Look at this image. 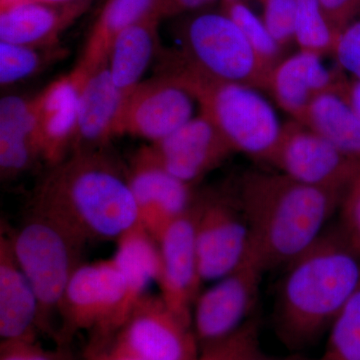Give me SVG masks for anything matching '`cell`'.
Here are the masks:
<instances>
[{"instance_id":"6da1fadb","label":"cell","mask_w":360,"mask_h":360,"mask_svg":"<svg viewBox=\"0 0 360 360\" xmlns=\"http://www.w3.org/2000/svg\"><path fill=\"white\" fill-rule=\"evenodd\" d=\"M276 291L274 324L286 347L316 342L360 288V257L340 226L326 229L285 265Z\"/></svg>"},{"instance_id":"7a4b0ae2","label":"cell","mask_w":360,"mask_h":360,"mask_svg":"<svg viewBox=\"0 0 360 360\" xmlns=\"http://www.w3.org/2000/svg\"><path fill=\"white\" fill-rule=\"evenodd\" d=\"M32 210L84 245L117 240L139 224L127 172L101 150L77 151L52 167L35 193Z\"/></svg>"},{"instance_id":"3957f363","label":"cell","mask_w":360,"mask_h":360,"mask_svg":"<svg viewBox=\"0 0 360 360\" xmlns=\"http://www.w3.org/2000/svg\"><path fill=\"white\" fill-rule=\"evenodd\" d=\"M265 269L285 266L326 231L345 194L300 184L288 175L248 172L234 193Z\"/></svg>"},{"instance_id":"277c9868","label":"cell","mask_w":360,"mask_h":360,"mask_svg":"<svg viewBox=\"0 0 360 360\" xmlns=\"http://www.w3.org/2000/svg\"><path fill=\"white\" fill-rule=\"evenodd\" d=\"M167 73L191 90L201 115L219 129L233 153L269 162L283 125L271 104L257 89L210 79L187 68L179 59Z\"/></svg>"},{"instance_id":"5b68a950","label":"cell","mask_w":360,"mask_h":360,"mask_svg":"<svg viewBox=\"0 0 360 360\" xmlns=\"http://www.w3.org/2000/svg\"><path fill=\"white\" fill-rule=\"evenodd\" d=\"M9 238L14 257L39 298L42 329L46 328L59 311L71 276L82 264L85 245L32 210Z\"/></svg>"},{"instance_id":"8992f818","label":"cell","mask_w":360,"mask_h":360,"mask_svg":"<svg viewBox=\"0 0 360 360\" xmlns=\"http://www.w3.org/2000/svg\"><path fill=\"white\" fill-rule=\"evenodd\" d=\"M180 63L217 82L266 89L269 72L238 25L224 13H203L184 30Z\"/></svg>"},{"instance_id":"52a82bcc","label":"cell","mask_w":360,"mask_h":360,"mask_svg":"<svg viewBox=\"0 0 360 360\" xmlns=\"http://www.w3.org/2000/svg\"><path fill=\"white\" fill-rule=\"evenodd\" d=\"M264 271V264L253 250L240 266L198 296L193 326L202 350L229 340L250 321Z\"/></svg>"},{"instance_id":"ba28073f","label":"cell","mask_w":360,"mask_h":360,"mask_svg":"<svg viewBox=\"0 0 360 360\" xmlns=\"http://www.w3.org/2000/svg\"><path fill=\"white\" fill-rule=\"evenodd\" d=\"M269 162L300 184L342 194L360 177V161L295 120L283 125Z\"/></svg>"},{"instance_id":"9c48e42d","label":"cell","mask_w":360,"mask_h":360,"mask_svg":"<svg viewBox=\"0 0 360 360\" xmlns=\"http://www.w3.org/2000/svg\"><path fill=\"white\" fill-rule=\"evenodd\" d=\"M196 248L202 281H219L250 257V227L234 194L198 200Z\"/></svg>"},{"instance_id":"30bf717a","label":"cell","mask_w":360,"mask_h":360,"mask_svg":"<svg viewBox=\"0 0 360 360\" xmlns=\"http://www.w3.org/2000/svg\"><path fill=\"white\" fill-rule=\"evenodd\" d=\"M124 293V278L112 258L80 264L59 307L63 330L68 335L92 328L99 335H110Z\"/></svg>"},{"instance_id":"8fae6325","label":"cell","mask_w":360,"mask_h":360,"mask_svg":"<svg viewBox=\"0 0 360 360\" xmlns=\"http://www.w3.org/2000/svg\"><path fill=\"white\" fill-rule=\"evenodd\" d=\"M195 103L191 90L169 73L142 82L125 99L120 135L155 143L195 117Z\"/></svg>"},{"instance_id":"7c38bea8","label":"cell","mask_w":360,"mask_h":360,"mask_svg":"<svg viewBox=\"0 0 360 360\" xmlns=\"http://www.w3.org/2000/svg\"><path fill=\"white\" fill-rule=\"evenodd\" d=\"M198 200L158 238L160 298L182 321L193 326V309L202 283L196 248Z\"/></svg>"},{"instance_id":"4fadbf2b","label":"cell","mask_w":360,"mask_h":360,"mask_svg":"<svg viewBox=\"0 0 360 360\" xmlns=\"http://www.w3.org/2000/svg\"><path fill=\"white\" fill-rule=\"evenodd\" d=\"M142 360H198L193 326L172 311L160 296L146 295L139 303L115 341Z\"/></svg>"},{"instance_id":"5bb4252c","label":"cell","mask_w":360,"mask_h":360,"mask_svg":"<svg viewBox=\"0 0 360 360\" xmlns=\"http://www.w3.org/2000/svg\"><path fill=\"white\" fill-rule=\"evenodd\" d=\"M127 176L139 210V222L156 241L195 203L193 186L161 167L148 148L139 151Z\"/></svg>"},{"instance_id":"9a60e30c","label":"cell","mask_w":360,"mask_h":360,"mask_svg":"<svg viewBox=\"0 0 360 360\" xmlns=\"http://www.w3.org/2000/svg\"><path fill=\"white\" fill-rule=\"evenodd\" d=\"M148 148L161 167L191 186L233 153L219 129L201 113Z\"/></svg>"},{"instance_id":"2e32d148","label":"cell","mask_w":360,"mask_h":360,"mask_svg":"<svg viewBox=\"0 0 360 360\" xmlns=\"http://www.w3.org/2000/svg\"><path fill=\"white\" fill-rule=\"evenodd\" d=\"M89 71L78 63L34 96L39 156L51 167L63 162L75 143L80 92Z\"/></svg>"},{"instance_id":"e0dca14e","label":"cell","mask_w":360,"mask_h":360,"mask_svg":"<svg viewBox=\"0 0 360 360\" xmlns=\"http://www.w3.org/2000/svg\"><path fill=\"white\" fill-rule=\"evenodd\" d=\"M341 71L328 70L317 54L300 51L272 68L266 90L281 110L300 122L317 96L338 91L345 78Z\"/></svg>"},{"instance_id":"ac0fdd59","label":"cell","mask_w":360,"mask_h":360,"mask_svg":"<svg viewBox=\"0 0 360 360\" xmlns=\"http://www.w3.org/2000/svg\"><path fill=\"white\" fill-rule=\"evenodd\" d=\"M125 99L113 82L108 61L89 71L80 92L75 153L101 150L120 135Z\"/></svg>"},{"instance_id":"d6986e66","label":"cell","mask_w":360,"mask_h":360,"mask_svg":"<svg viewBox=\"0 0 360 360\" xmlns=\"http://www.w3.org/2000/svg\"><path fill=\"white\" fill-rule=\"evenodd\" d=\"M2 229V227H1ZM42 329L39 298L14 257L9 233L0 236V338L35 341Z\"/></svg>"},{"instance_id":"ffe728a7","label":"cell","mask_w":360,"mask_h":360,"mask_svg":"<svg viewBox=\"0 0 360 360\" xmlns=\"http://www.w3.org/2000/svg\"><path fill=\"white\" fill-rule=\"evenodd\" d=\"M89 2L51 4L37 0H25L1 7L0 41L34 47H54L59 34Z\"/></svg>"},{"instance_id":"44dd1931","label":"cell","mask_w":360,"mask_h":360,"mask_svg":"<svg viewBox=\"0 0 360 360\" xmlns=\"http://www.w3.org/2000/svg\"><path fill=\"white\" fill-rule=\"evenodd\" d=\"M125 281V293L116 314L113 330L120 331L130 315L146 297L153 281L158 283L160 255L158 241L141 224H136L116 240L112 257Z\"/></svg>"},{"instance_id":"7402d4cb","label":"cell","mask_w":360,"mask_h":360,"mask_svg":"<svg viewBox=\"0 0 360 360\" xmlns=\"http://www.w3.org/2000/svg\"><path fill=\"white\" fill-rule=\"evenodd\" d=\"M40 158L35 98L7 96L0 101V170L13 177Z\"/></svg>"},{"instance_id":"603a6c76","label":"cell","mask_w":360,"mask_h":360,"mask_svg":"<svg viewBox=\"0 0 360 360\" xmlns=\"http://www.w3.org/2000/svg\"><path fill=\"white\" fill-rule=\"evenodd\" d=\"M167 15V0H108L85 44L80 65L89 70L106 63L111 45L127 28Z\"/></svg>"},{"instance_id":"cb8c5ba5","label":"cell","mask_w":360,"mask_h":360,"mask_svg":"<svg viewBox=\"0 0 360 360\" xmlns=\"http://www.w3.org/2000/svg\"><path fill=\"white\" fill-rule=\"evenodd\" d=\"M160 20L141 21L116 37L108 54V66L113 82L125 96L141 84L158 47Z\"/></svg>"},{"instance_id":"d4e9b609","label":"cell","mask_w":360,"mask_h":360,"mask_svg":"<svg viewBox=\"0 0 360 360\" xmlns=\"http://www.w3.org/2000/svg\"><path fill=\"white\" fill-rule=\"evenodd\" d=\"M298 122L360 161V120L338 91L317 96Z\"/></svg>"},{"instance_id":"484cf974","label":"cell","mask_w":360,"mask_h":360,"mask_svg":"<svg viewBox=\"0 0 360 360\" xmlns=\"http://www.w3.org/2000/svg\"><path fill=\"white\" fill-rule=\"evenodd\" d=\"M340 30L328 20L319 0H296L295 41L300 51L333 54Z\"/></svg>"},{"instance_id":"4316f807","label":"cell","mask_w":360,"mask_h":360,"mask_svg":"<svg viewBox=\"0 0 360 360\" xmlns=\"http://www.w3.org/2000/svg\"><path fill=\"white\" fill-rule=\"evenodd\" d=\"M224 13L238 25L260 63L270 72L283 58V47L272 37L264 20L253 13L245 1L224 2Z\"/></svg>"},{"instance_id":"83f0119b","label":"cell","mask_w":360,"mask_h":360,"mask_svg":"<svg viewBox=\"0 0 360 360\" xmlns=\"http://www.w3.org/2000/svg\"><path fill=\"white\" fill-rule=\"evenodd\" d=\"M317 360H360V288L329 328L326 349Z\"/></svg>"},{"instance_id":"f1b7e54d","label":"cell","mask_w":360,"mask_h":360,"mask_svg":"<svg viewBox=\"0 0 360 360\" xmlns=\"http://www.w3.org/2000/svg\"><path fill=\"white\" fill-rule=\"evenodd\" d=\"M53 47H34L0 41V84H18L33 77L60 52Z\"/></svg>"},{"instance_id":"f546056e","label":"cell","mask_w":360,"mask_h":360,"mask_svg":"<svg viewBox=\"0 0 360 360\" xmlns=\"http://www.w3.org/2000/svg\"><path fill=\"white\" fill-rule=\"evenodd\" d=\"M267 30L281 46L295 41L296 0H260Z\"/></svg>"},{"instance_id":"4dcf8cb0","label":"cell","mask_w":360,"mask_h":360,"mask_svg":"<svg viewBox=\"0 0 360 360\" xmlns=\"http://www.w3.org/2000/svg\"><path fill=\"white\" fill-rule=\"evenodd\" d=\"M257 343L258 324L255 319H251L229 340L202 350L198 360H238L248 348Z\"/></svg>"},{"instance_id":"1f68e13d","label":"cell","mask_w":360,"mask_h":360,"mask_svg":"<svg viewBox=\"0 0 360 360\" xmlns=\"http://www.w3.org/2000/svg\"><path fill=\"white\" fill-rule=\"evenodd\" d=\"M333 54L340 70L360 80V20L341 30Z\"/></svg>"},{"instance_id":"d6a6232c","label":"cell","mask_w":360,"mask_h":360,"mask_svg":"<svg viewBox=\"0 0 360 360\" xmlns=\"http://www.w3.org/2000/svg\"><path fill=\"white\" fill-rule=\"evenodd\" d=\"M338 226L360 257V177L343 198Z\"/></svg>"},{"instance_id":"836d02e7","label":"cell","mask_w":360,"mask_h":360,"mask_svg":"<svg viewBox=\"0 0 360 360\" xmlns=\"http://www.w3.org/2000/svg\"><path fill=\"white\" fill-rule=\"evenodd\" d=\"M0 360H66L60 354L49 352L35 341L1 342Z\"/></svg>"},{"instance_id":"e575fe53","label":"cell","mask_w":360,"mask_h":360,"mask_svg":"<svg viewBox=\"0 0 360 360\" xmlns=\"http://www.w3.org/2000/svg\"><path fill=\"white\" fill-rule=\"evenodd\" d=\"M319 2L328 20L340 32L360 16V0H319Z\"/></svg>"},{"instance_id":"d590c367","label":"cell","mask_w":360,"mask_h":360,"mask_svg":"<svg viewBox=\"0 0 360 360\" xmlns=\"http://www.w3.org/2000/svg\"><path fill=\"white\" fill-rule=\"evenodd\" d=\"M338 91L360 120V80L345 77Z\"/></svg>"},{"instance_id":"8d00e7d4","label":"cell","mask_w":360,"mask_h":360,"mask_svg":"<svg viewBox=\"0 0 360 360\" xmlns=\"http://www.w3.org/2000/svg\"><path fill=\"white\" fill-rule=\"evenodd\" d=\"M89 360H142L136 355L131 354L124 347L115 343L108 349L97 348L96 352L90 354Z\"/></svg>"},{"instance_id":"74e56055","label":"cell","mask_w":360,"mask_h":360,"mask_svg":"<svg viewBox=\"0 0 360 360\" xmlns=\"http://www.w3.org/2000/svg\"><path fill=\"white\" fill-rule=\"evenodd\" d=\"M213 1L215 0H167V15L194 11L208 6Z\"/></svg>"},{"instance_id":"f35d334b","label":"cell","mask_w":360,"mask_h":360,"mask_svg":"<svg viewBox=\"0 0 360 360\" xmlns=\"http://www.w3.org/2000/svg\"><path fill=\"white\" fill-rule=\"evenodd\" d=\"M245 360H314L304 356L300 354H292L288 355V356L274 357L269 356V355L262 354L259 349V345L253 348L252 350L246 355Z\"/></svg>"},{"instance_id":"ab89813d","label":"cell","mask_w":360,"mask_h":360,"mask_svg":"<svg viewBox=\"0 0 360 360\" xmlns=\"http://www.w3.org/2000/svg\"><path fill=\"white\" fill-rule=\"evenodd\" d=\"M18 1H25V0H16V1L14 2ZM37 1L47 2V4H82V2H89V0H37ZM14 2H13V4H14ZM7 6H8V4H7Z\"/></svg>"},{"instance_id":"60d3db41","label":"cell","mask_w":360,"mask_h":360,"mask_svg":"<svg viewBox=\"0 0 360 360\" xmlns=\"http://www.w3.org/2000/svg\"><path fill=\"white\" fill-rule=\"evenodd\" d=\"M257 345H253V347H251L250 348H248V350H246V352H245V354H243V355H241L240 357H239V359L238 360H245V357H246V355H248V354H250V352H251V350L253 349V348H255V347H257Z\"/></svg>"},{"instance_id":"b9f144b4","label":"cell","mask_w":360,"mask_h":360,"mask_svg":"<svg viewBox=\"0 0 360 360\" xmlns=\"http://www.w3.org/2000/svg\"><path fill=\"white\" fill-rule=\"evenodd\" d=\"M14 1H16V0H1V7L7 6V4H13Z\"/></svg>"},{"instance_id":"7bdbcfd3","label":"cell","mask_w":360,"mask_h":360,"mask_svg":"<svg viewBox=\"0 0 360 360\" xmlns=\"http://www.w3.org/2000/svg\"><path fill=\"white\" fill-rule=\"evenodd\" d=\"M229 1H245V0H224V2H229Z\"/></svg>"}]
</instances>
